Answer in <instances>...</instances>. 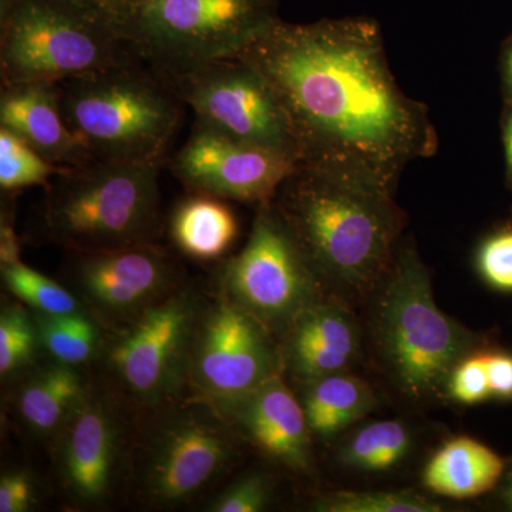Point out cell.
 I'll use <instances>...</instances> for the list:
<instances>
[{
    "label": "cell",
    "instance_id": "6da1fadb",
    "mask_svg": "<svg viewBox=\"0 0 512 512\" xmlns=\"http://www.w3.org/2000/svg\"><path fill=\"white\" fill-rule=\"evenodd\" d=\"M235 57L271 86L299 163L352 168L394 188L404 164L433 151L429 121L397 87L372 22L274 19Z\"/></svg>",
    "mask_w": 512,
    "mask_h": 512
},
{
    "label": "cell",
    "instance_id": "7a4b0ae2",
    "mask_svg": "<svg viewBox=\"0 0 512 512\" xmlns=\"http://www.w3.org/2000/svg\"><path fill=\"white\" fill-rule=\"evenodd\" d=\"M393 191L352 168L299 163L274 198L323 288L350 306L372 298L396 258Z\"/></svg>",
    "mask_w": 512,
    "mask_h": 512
},
{
    "label": "cell",
    "instance_id": "3957f363",
    "mask_svg": "<svg viewBox=\"0 0 512 512\" xmlns=\"http://www.w3.org/2000/svg\"><path fill=\"white\" fill-rule=\"evenodd\" d=\"M372 298L373 343L394 386L413 402L444 396L458 363L478 352L480 336L436 305L429 269L413 249L396 255Z\"/></svg>",
    "mask_w": 512,
    "mask_h": 512
},
{
    "label": "cell",
    "instance_id": "277c9868",
    "mask_svg": "<svg viewBox=\"0 0 512 512\" xmlns=\"http://www.w3.org/2000/svg\"><path fill=\"white\" fill-rule=\"evenodd\" d=\"M59 86L64 119L94 161L164 163L185 104L150 64L133 60Z\"/></svg>",
    "mask_w": 512,
    "mask_h": 512
},
{
    "label": "cell",
    "instance_id": "5b68a950",
    "mask_svg": "<svg viewBox=\"0 0 512 512\" xmlns=\"http://www.w3.org/2000/svg\"><path fill=\"white\" fill-rule=\"evenodd\" d=\"M161 165L92 161L60 170L46 185L43 232L70 254L156 244Z\"/></svg>",
    "mask_w": 512,
    "mask_h": 512
},
{
    "label": "cell",
    "instance_id": "8992f818",
    "mask_svg": "<svg viewBox=\"0 0 512 512\" xmlns=\"http://www.w3.org/2000/svg\"><path fill=\"white\" fill-rule=\"evenodd\" d=\"M141 60L89 0H2L0 82L62 83Z\"/></svg>",
    "mask_w": 512,
    "mask_h": 512
},
{
    "label": "cell",
    "instance_id": "52a82bcc",
    "mask_svg": "<svg viewBox=\"0 0 512 512\" xmlns=\"http://www.w3.org/2000/svg\"><path fill=\"white\" fill-rule=\"evenodd\" d=\"M163 74L237 55L276 19L271 0H89Z\"/></svg>",
    "mask_w": 512,
    "mask_h": 512
},
{
    "label": "cell",
    "instance_id": "ba28073f",
    "mask_svg": "<svg viewBox=\"0 0 512 512\" xmlns=\"http://www.w3.org/2000/svg\"><path fill=\"white\" fill-rule=\"evenodd\" d=\"M220 286L278 340L303 312L330 296L274 201L258 205L247 245L222 266Z\"/></svg>",
    "mask_w": 512,
    "mask_h": 512
},
{
    "label": "cell",
    "instance_id": "9c48e42d",
    "mask_svg": "<svg viewBox=\"0 0 512 512\" xmlns=\"http://www.w3.org/2000/svg\"><path fill=\"white\" fill-rule=\"evenodd\" d=\"M181 288L114 330L116 336L103 348L110 375L143 406L174 402L188 386L192 349L207 302L200 293Z\"/></svg>",
    "mask_w": 512,
    "mask_h": 512
},
{
    "label": "cell",
    "instance_id": "30bf717a",
    "mask_svg": "<svg viewBox=\"0 0 512 512\" xmlns=\"http://www.w3.org/2000/svg\"><path fill=\"white\" fill-rule=\"evenodd\" d=\"M234 439V429L212 404L192 399L148 437L138 473L141 491L158 507L187 503L234 466Z\"/></svg>",
    "mask_w": 512,
    "mask_h": 512
},
{
    "label": "cell",
    "instance_id": "8fae6325",
    "mask_svg": "<svg viewBox=\"0 0 512 512\" xmlns=\"http://www.w3.org/2000/svg\"><path fill=\"white\" fill-rule=\"evenodd\" d=\"M163 76L200 123L299 163L298 146L281 104L264 77L244 60L222 57Z\"/></svg>",
    "mask_w": 512,
    "mask_h": 512
},
{
    "label": "cell",
    "instance_id": "7c38bea8",
    "mask_svg": "<svg viewBox=\"0 0 512 512\" xmlns=\"http://www.w3.org/2000/svg\"><path fill=\"white\" fill-rule=\"evenodd\" d=\"M282 373L281 345L268 328L222 292L207 303L188 373L194 399L228 402Z\"/></svg>",
    "mask_w": 512,
    "mask_h": 512
},
{
    "label": "cell",
    "instance_id": "4fadbf2b",
    "mask_svg": "<svg viewBox=\"0 0 512 512\" xmlns=\"http://www.w3.org/2000/svg\"><path fill=\"white\" fill-rule=\"evenodd\" d=\"M67 279L87 312L116 330L181 288L177 259L156 244L73 252Z\"/></svg>",
    "mask_w": 512,
    "mask_h": 512
},
{
    "label": "cell",
    "instance_id": "5bb4252c",
    "mask_svg": "<svg viewBox=\"0 0 512 512\" xmlns=\"http://www.w3.org/2000/svg\"><path fill=\"white\" fill-rule=\"evenodd\" d=\"M298 161L244 143L195 121L171 160V173L194 194L262 205L274 201Z\"/></svg>",
    "mask_w": 512,
    "mask_h": 512
},
{
    "label": "cell",
    "instance_id": "9a60e30c",
    "mask_svg": "<svg viewBox=\"0 0 512 512\" xmlns=\"http://www.w3.org/2000/svg\"><path fill=\"white\" fill-rule=\"evenodd\" d=\"M229 426L266 457L299 474L313 471L312 433L284 373L237 399L212 404Z\"/></svg>",
    "mask_w": 512,
    "mask_h": 512
},
{
    "label": "cell",
    "instance_id": "2e32d148",
    "mask_svg": "<svg viewBox=\"0 0 512 512\" xmlns=\"http://www.w3.org/2000/svg\"><path fill=\"white\" fill-rule=\"evenodd\" d=\"M57 468L76 503L99 505L113 494L120 463V424L106 400L86 399L57 431Z\"/></svg>",
    "mask_w": 512,
    "mask_h": 512
},
{
    "label": "cell",
    "instance_id": "e0dca14e",
    "mask_svg": "<svg viewBox=\"0 0 512 512\" xmlns=\"http://www.w3.org/2000/svg\"><path fill=\"white\" fill-rule=\"evenodd\" d=\"M279 345L285 377L301 387L320 377L349 372L362 350L350 305L333 296L303 312Z\"/></svg>",
    "mask_w": 512,
    "mask_h": 512
},
{
    "label": "cell",
    "instance_id": "ac0fdd59",
    "mask_svg": "<svg viewBox=\"0 0 512 512\" xmlns=\"http://www.w3.org/2000/svg\"><path fill=\"white\" fill-rule=\"evenodd\" d=\"M0 127L18 134L59 170L94 161L64 119L59 83L2 86Z\"/></svg>",
    "mask_w": 512,
    "mask_h": 512
},
{
    "label": "cell",
    "instance_id": "d6986e66",
    "mask_svg": "<svg viewBox=\"0 0 512 512\" xmlns=\"http://www.w3.org/2000/svg\"><path fill=\"white\" fill-rule=\"evenodd\" d=\"M504 470L505 461L490 447L460 436L447 440L430 457L421 480L430 493L467 500L494 490Z\"/></svg>",
    "mask_w": 512,
    "mask_h": 512
},
{
    "label": "cell",
    "instance_id": "ffe728a7",
    "mask_svg": "<svg viewBox=\"0 0 512 512\" xmlns=\"http://www.w3.org/2000/svg\"><path fill=\"white\" fill-rule=\"evenodd\" d=\"M301 389L309 430L320 440L333 439L379 406L373 387L350 370L320 377Z\"/></svg>",
    "mask_w": 512,
    "mask_h": 512
},
{
    "label": "cell",
    "instance_id": "44dd1931",
    "mask_svg": "<svg viewBox=\"0 0 512 512\" xmlns=\"http://www.w3.org/2000/svg\"><path fill=\"white\" fill-rule=\"evenodd\" d=\"M76 367L55 362L37 370L19 389L20 419L37 434L57 433L89 394Z\"/></svg>",
    "mask_w": 512,
    "mask_h": 512
},
{
    "label": "cell",
    "instance_id": "7402d4cb",
    "mask_svg": "<svg viewBox=\"0 0 512 512\" xmlns=\"http://www.w3.org/2000/svg\"><path fill=\"white\" fill-rule=\"evenodd\" d=\"M170 235L183 254L212 261L227 254L238 235V221L220 198L194 194L181 201L170 221Z\"/></svg>",
    "mask_w": 512,
    "mask_h": 512
},
{
    "label": "cell",
    "instance_id": "603a6c76",
    "mask_svg": "<svg viewBox=\"0 0 512 512\" xmlns=\"http://www.w3.org/2000/svg\"><path fill=\"white\" fill-rule=\"evenodd\" d=\"M413 434L400 420H379L357 429L340 444V466L362 473H387L412 453Z\"/></svg>",
    "mask_w": 512,
    "mask_h": 512
},
{
    "label": "cell",
    "instance_id": "cb8c5ba5",
    "mask_svg": "<svg viewBox=\"0 0 512 512\" xmlns=\"http://www.w3.org/2000/svg\"><path fill=\"white\" fill-rule=\"evenodd\" d=\"M39 343L55 362L77 367L104 348L99 320L87 311L67 315H33Z\"/></svg>",
    "mask_w": 512,
    "mask_h": 512
},
{
    "label": "cell",
    "instance_id": "d4e9b609",
    "mask_svg": "<svg viewBox=\"0 0 512 512\" xmlns=\"http://www.w3.org/2000/svg\"><path fill=\"white\" fill-rule=\"evenodd\" d=\"M3 284L35 313L67 315L87 311L80 299L63 285L40 274L20 259L2 264Z\"/></svg>",
    "mask_w": 512,
    "mask_h": 512
},
{
    "label": "cell",
    "instance_id": "484cf974",
    "mask_svg": "<svg viewBox=\"0 0 512 512\" xmlns=\"http://www.w3.org/2000/svg\"><path fill=\"white\" fill-rule=\"evenodd\" d=\"M318 512H440L443 505L410 490L333 491L313 501Z\"/></svg>",
    "mask_w": 512,
    "mask_h": 512
},
{
    "label": "cell",
    "instance_id": "4316f807",
    "mask_svg": "<svg viewBox=\"0 0 512 512\" xmlns=\"http://www.w3.org/2000/svg\"><path fill=\"white\" fill-rule=\"evenodd\" d=\"M59 171L18 134L0 127V188L3 192L33 185L46 187Z\"/></svg>",
    "mask_w": 512,
    "mask_h": 512
},
{
    "label": "cell",
    "instance_id": "83f0119b",
    "mask_svg": "<svg viewBox=\"0 0 512 512\" xmlns=\"http://www.w3.org/2000/svg\"><path fill=\"white\" fill-rule=\"evenodd\" d=\"M40 346L35 319L18 303H3L0 312V373L9 376L28 366Z\"/></svg>",
    "mask_w": 512,
    "mask_h": 512
},
{
    "label": "cell",
    "instance_id": "f1b7e54d",
    "mask_svg": "<svg viewBox=\"0 0 512 512\" xmlns=\"http://www.w3.org/2000/svg\"><path fill=\"white\" fill-rule=\"evenodd\" d=\"M274 494V483L262 471L245 474L225 488L208 505L211 512H259L264 511Z\"/></svg>",
    "mask_w": 512,
    "mask_h": 512
},
{
    "label": "cell",
    "instance_id": "f546056e",
    "mask_svg": "<svg viewBox=\"0 0 512 512\" xmlns=\"http://www.w3.org/2000/svg\"><path fill=\"white\" fill-rule=\"evenodd\" d=\"M444 396L466 406H473L490 399V383H488L484 352L473 353L458 363L448 377Z\"/></svg>",
    "mask_w": 512,
    "mask_h": 512
},
{
    "label": "cell",
    "instance_id": "4dcf8cb0",
    "mask_svg": "<svg viewBox=\"0 0 512 512\" xmlns=\"http://www.w3.org/2000/svg\"><path fill=\"white\" fill-rule=\"evenodd\" d=\"M477 265L488 285L512 292V232L488 238L478 251Z\"/></svg>",
    "mask_w": 512,
    "mask_h": 512
},
{
    "label": "cell",
    "instance_id": "1f68e13d",
    "mask_svg": "<svg viewBox=\"0 0 512 512\" xmlns=\"http://www.w3.org/2000/svg\"><path fill=\"white\" fill-rule=\"evenodd\" d=\"M35 500V483L28 471H9L0 478V512L29 511Z\"/></svg>",
    "mask_w": 512,
    "mask_h": 512
},
{
    "label": "cell",
    "instance_id": "d6a6232c",
    "mask_svg": "<svg viewBox=\"0 0 512 512\" xmlns=\"http://www.w3.org/2000/svg\"><path fill=\"white\" fill-rule=\"evenodd\" d=\"M491 397L512 400V356L507 353L484 352Z\"/></svg>",
    "mask_w": 512,
    "mask_h": 512
},
{
    "label": "cell",
    "instance_id": "836d02e7",
    "mask_svg": "<svg viewBox=\"0 0 512 512\" xmlns=\"http://www.w3.org/2000/svg\"><path fill=\"white\" fill-rule=\"evenodd\" d=\"M20 259L18 235L10 225L9 218L2 215L0 225V265Z\"/></svg>",
    "mask_w": 512,
    "mask_h": 512
},
{
    "label": "cell",
    "instance_id": "e575fe53",
    "mask_svg": "<svg viewBox=\"0 0 512 512\" xmlns=\"http://www.w3.org/2000/svg\"><path fill=\"white\" fill-rule=\"evenodd\" d=\"M500 484L501 501H503L504 507H507V510L512 511V460L508 466L505 464V470L503 477H501Z\"/></svg>",
    "mask_w": 512,
    "mask_h": 512
},
{
    "label": "cell",
    "instance_id": "d590c367",
    "mask_svg": "<svg viewBox=\"0 0 512 512\" xmlns=\"http://www.w3.org/2000/svg\"><path fill=\"white\" fill-rule=\"evenodd\" d=\"M505 160H507L508 171L512 175V113L507 120L504 133Z\"/></svg>",
    "mask_w": 512,
    "mask_h": 512
},
{
    "label": "cell",
    "instance_id": "8d00e7d4",
    "mask_svg": "<svg viewBox=\"0 0 512 512\" xmlns=\"http://www.w3.org/2000/svg\"><path fill=\"white\" fill-rule=\"evenodd\" d=\"M508 74H510V80L512 84V52L510 55V60H508Z\"/></svg>",
    "mask_w": 512,
    "mask_h": 512
}]
</instances>
